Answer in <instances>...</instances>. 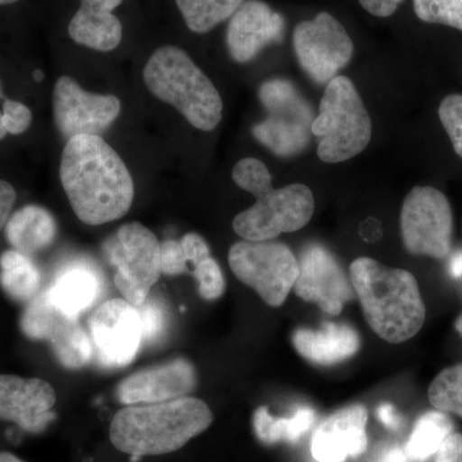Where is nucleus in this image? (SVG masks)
Listing matches in <instances>:
<instances>
[{"label":"nucleus","mask_w":462,"mask_h":462,"mask_svg":"<svg viewBox=\"0 0 462 462\" xmlns=\"http://www.w3.org/2000/svg\"><path fill=\"white\" fill-rule=\"evenodd\" d=\"M161 267L167 276L190 273L180 240L167 239L161 243Z\"/></svg>","instance_id":"34"},{"label":"nucleus","mask_w":462,"mask_h":462,"mask_svg":"<svg viewBox=\"0 0 462 462\" xmlns=\"http://www.w3.org/2000/svg\"><path fill=\"white\" fill-rule=\"evenodd\" d=\"M461 2H462V0H461Z\"/></svg>","instance_id":"48"},{"label":"nucleus","mask_w":462,"mask_h":462,"mask_svg":"<svg viewBox=\"0 0 462 462\" xmlns=\"http://www.w3.org/2000/svg\"><path fill=\"white\" fill-rule=\"evenodd\" d=\"M440 123L449 139L456 154L462 158V96L461 94H449L440 102L439 111Z\"/></svg>","instance_id":"31"},{"label":"nucleus","mask_w":462,"mask_h":462,"mask_svg":"<svg viewBox=\"0 0 462 462\" xmlns=\"http://www.w3.org/2000/svg\"><path fill=\"white\" fill-rule=\"evenodd\" d=\"M58 363L69 370L87 366L93 358L94 349L90 336L79 325L72 322L50 343Z\"/></svg>","instance_id":"28"},{"label":"nucleus","mask_w":462,"mask_h":462,"mask_svg":"<svg viewBox=\"0 0 462 462\" xmlns=\"http://www.w3.org/2000/svg\"><path fill=\"white\" fill-rule=\"evenodd\" d=\"M191 273L199 282V291L203 300H216L223 296L225 291L224 273L214 258L207 257L202 263L197 264Z\"/></svg>","instance_id":"32"},{"label":"nucleus","mask_w":462,"mask_h":462,"mask_svg":"<svg viewBox=\"0 0 462 462\" xmlns=\"http://www.w3.org/2000/svg\"><path fill=\"white\" fill-rule=\"evenodd\" d=\"M407 455L403 454L401 449H392L389 451L387 456H385L384 462H406Z\"/></svg>","instance_id":"41"},{"label":"nucleus","mask_w":462,"mask_h":462,"mask_svg":"<svg viewBox=\"0 0 462 462\" xmlns=\"http://www.w3.org/2000/svg\"><path fill=\"white\" fill-rule=\"evenodd\" d=\"M231 272L257 291L266 305L281 307L298 278V261L287 245L240 240L229 251Z\"/></svg>","instance_id":"8"},{"label":"nucleus","mask_w":462,"mask_h":462,"mask_svg":"<svg viewBox=\"0 0 462 462\" xmlns=\"http://www.w3.org/2000/svg\"><path fill=\"white\" fill-rule=\"evenodd\" d=\"M293 289L305 302L315 303L331 316H338L343 306L356 296L338 260L320 245L303 249Z\"/></svg>","instance_id":"14"},{"label":"nucleus","mask_w":462,"mask_h":462,"mask_svg":"<svg viewBox=\"0 0 462 462\" xmlns=\"http://www.w3.org/2000/svg\"><path fill=\"white\" fill-rule=\"evenodd\" d=\"M454 430V424L447 413L430 411L424 413L413 428L406 445L407 457L416 462L428 460L436 455L445 438Z\"/></svg>","instance_id":"26"},{"label":"nucleus","mask_w":462,"mask_h":462,"mask_svg":"<svg viewBox=\"0 0 462 462\" xmlns=\"http://www.w3.org/2000/svg\"><path fill=\"white\" fill-rule=\"evenodd\" d=\"M379 420L388 428L396 430L401 427V419L397 415L396 409L391 403H383L378 409Z\"/></svg>","instance_id":"40"},{"label":"nucleus","mask_w":462,"mask_h":462,"mask_svg":"<svg viewBox=\"0 0 462 462\" xmlns=\"http://www.w3.org/2000/svg\"><path fill=\"white\" fill-rule=\"evenodd\" d=\"M57 394L38 378L0 375V420L12 421L27 433L39 434L54 420Z\"/></svg>","instance_id":"16"},{"label":"nucleus","mask_w":462,"mask_h":462,"mask_svg":"<svg viewBox=\"0 0 462 462\" xmlns=\"http://www.w3.org/2000/svg\"><path fill=\"white\" fill-rule=\"evenodd\" d=\"M196 387V367L187 358H175L127 376L116 397L125 406L161 403L189 397Z\"/></svg>","instance_id":"15"},{"label":"nucleus","mask_w":462,"mask_h":462,"mask_svg":"<svg viewBox=\"0 0 462 462\" xmlns=\"http://www.w3.org/2000/svg\"><path fill=\"white\" fill-rule=\"evenodd\" d=\"M365 11L375 17H389L397 11L403 0H358Z\"/></svg>","instance_id":"39"},{"label":"nucleus","mask_w":462,"mask_h":462,"mask_svg":"<svg viewBox=\"0 0 462 462\" xmlns=\"http://www.w3.org/2000/svg\"><path fill=\"white\" fill-rule=\"evenodd\" d=\"M285 21L263 0H245L230 17L226 45L231 58L239 63L251 62L273 42H281Z\"/></svg>","instance_id":"17"},{"label":"nucleus","mask_w":462,"mask_h":462,"mask_svg":"<svg viewBox=\"0 0 462 462\" xmlns=\"http://www.w3.org/2000/svg\"><path fill=\"white\" fill-rule=\"evenodd\" d=\"M367 410L363 404L343 407L319 425L312 436L311 454L318 462H345L367 448Z\"/></svg>","instance_id":"18"},{"label":"nucleus","mask_w":462,"mask_h":462,"mask_svg":"<svg viewBox=\"0 0 462 462\" xmlns=\"http://www.w3.org/2000/svg\"><path fill=\"white\" fill-rule=\"evenodd\" d=\"M143 321V333H144L145 340L156 338L158 334L162 333L163 325H165V316H163L162 309L156 302H147L139 307Z\"/></svg>","instance_id":"35"},{"label":"nucleus","mask_w":462,"mask_h":462,"mask_svg":"<svg viewBox=\"0 0 462 462\" xmlns=\"http://www.w3.org/2000/svg\"><path fill=\"white\" fill-rule=\"evenodd\" d=\"M451 272L454 273L455 278H460V276H462V254H457V256L452 260Z\"/></svg>","instance_id":"42"},{"label":"nucleus","mask_w":462,"mask_h":462,"mask_svg":"<svg viewBox=\"0 0 462 462\" xmlns=\"http://www.w3.org/2000/svg\"><path fill=\"white\" fill-rule=\"evenodd\" d=\"M33 79H35V81H38V83H41L42 79H44V74H42L41 69H36V71L33 72Z\"/></svg>","instance_id":"46"},{"label":"nucleus","mask_w":462,"mask_h":462,"mask_svg":"<svg viewBox=\"0 0 462 462\" xmlns=\"http://www.w3.org/2000/svg\"><path fill=\"white\" fill-rule=\"evenodd\" d=\"M245 0H176L191 32L206 33L229 20Z\"/></svg>","instance_id":"27"},{"label":"nucleus","mask_w":462,"mask_h":462,"mask_svg":"<svg viewBox=\"0 0 462 462\" xmlns=\"http://www.w3.org/2000/svg\"><path fill=\"white\" fill-rule=\"evenodd\" d=\"M180 243L188 263L193 264V267L202 263L207 257L211 256L208 245H207L206 240L199 234H187V236H182Z\"/></svg>","instance_id":"36"},{"label":"nucleus","mask_w":462,"mask_h":462,"mask_svg":"<svg viewBox=\"0 0 462 462\" xmlns=\"http://www.w3.org/2000/svg\"><path fill=\"white\" fill-rule=\"evenodd\" d=\"M124 0H81L69 33L72 41L94 51H114L123 41V25L114 11Z\"/></svg>","instance_id":"20"},{"label":"nucleus","mask_w":462,"mask_h":462,"mask_svg":"<svg viewBox=\"0 0 462 462\" xmlns=\"http://www.w3.org/2000/svg\"><path fill=\"white\" fill-rule=\"evenodd\" d=\"M413 9L424 23H439L462 32L461 0H413Z\"/></svg>","instance_id":"30"},{"label":"nucleus","mask_w":462,"mask_h":462,"mask_svg":"<svg viewBox=\"0 0 462 462\" xmlns=\"http://www.w3.org/2000/svg\"><path fill=\"white\" fill-rule=\"evenodd\" d=\"M372 118L355 84L337 76L327 84L311 133L322 162L339 163L360 154L372 141Z\"/></svg>","instance_id":"6"},{"label":"nucleus","mask_w":462,"mask_h":462,"mask_svg":"<svg viewBox=\"0 0 462 462\" xmlns=\"http://www.w3.org/2000/svg\"><path fill=\"white\" fill-rule=\"evenodd\" d=\"M48 291L60 309L79 319L98 302L103 291V279L96 267L78 261L63 267Z\"/></svg>","instance_id":"21"},{"label":"nucleus","mask_w":462,"mask_h":462,"mask_svg":"<svg viewBox=\"0 0 462 462\" xmlns=\"http://www.w3.org/2000/svg\"><path fill=\"white\" fill-rule=\"evenodd\" d=\"M455 329L462 337V314L460 316H458L457 319H456Z\"/></svg>","instance_id":"45"},{"label":"nucleus","mask_w":462,"mask_h":462,"mask_svg":"<svg viewBox=\"0 0 462 462\" xmlns=\"http://www.w3.org/2000/svg\"><path fill=\"white\" fill-rule=\"evenodd\" d=\"M434 409L462 418V364L442 370L428 389Z\"/></svg>","instance_id":"29"},{"label":"nucleus","mask_w":462,"mask_h":462,"mask_svg":"<svg viewBox=\"0 0 462 462\" xmlns=\"http://www.w3.org/2000/svg\"><path fill=\"white\" fill-rule=\"evenodd\" d=\"M294 51L303 71L316 84H328L351 62L354 42L345 27L328 12L298 23L293 32Z\"/></svg>","instance_id":"10"},{"label":"nucleus","mask_w":462,"mask_h":462,"mask_svg":"<svg viewBox=\"0 0 462 462\" xmlns=\"http://www.w3.org/2000/svg\"><path fill=\"white\" fill-rule=\"evenodd\" d=\"M78 319L60 309L51 297L50 291L45 289L27 303L21 316L20 327L27 338L51 343L60 331Z\"/></svg>","instance_id":"23"},{"label":"nucleus","mask_w":462,"mask_h":462,"mask_svg":"<svg viewBox=\"0 0 462 462\" xmlns=\"http://www.w3.org/2000/svg\"><path fill=\"white\" fill-rule=\"evenodd\" d=\"M108 263L116 270V288L125 300L139 309L162 275L161 243L139 223L124 225L103 245Z\"/></svg>","instance_id":"7"},{"label":"nucleus","mask_w":462,"mask_h":462,"mask_svg":"<svg viewBox=\"0 0 462 462\" xmlns=\"http://www.w3.org/2000/svg\"><path fill=\"white\" fill-rule=\"evenodd\" d=\"M3 98H5V97H3L2 85H0V99ZM2 116V111H0V141H2V139L7 135V132H5V126H3Z\"/></svg>","instance_id":"44"},{"label":"nucleus","mask_w":462,"mask_h":462,"mask_svg":"<svg viewBox=\"0 0 462 462\" xmlns=\"http://www.w3.org/2000/svg\"><path fill=\"white\" fill-rule=\"evenodd\" d=\"M3 126L7 134L20 135L29 129L32 115L29 107L17 100L5 99L2 109Z\"/></svg>","instance_id":"33"},{"label":"nucleus","mask_w":462,"mask_h":462,"mask_svg":"<svg viewBox=\"0 0 462 462\" xmlns=\"http://www.w3.org/2000/svg\"><path fill=\"white\" fill-rule=\"evenodd\" d=\"M5 227L9 245L26 256L50 247L57 236L53 215L41 206L23 207L9 217Z\"/></svg>","instance_id":"22"},{"label":"nucleus","mask_w":462,"mask_h":462,"mask_svg":"<svg viewBox=\"0 0 462 462\" xmlns=\"http://www.w3.org/2000/svg\"><path fill=\"white\" fill-rule=\"evenodd\" d=\"M60 178L75 215L85 224L112 223L133 205L135 189L129 169L99 135L67 141Z\"/></svg>","instance_id":"1"},{"label":"nucleus","mask_w":462,"mask_h":462,"mask_svg":"<svg viewBox=\"0 0 462 462\" xmlns=\"http://www.w3.org/2000/svg\"><path fill=\"white\" fill-rule=\"evenodd\" d=\"M53 109L57 129L69 141L107 130L120 115L121 102L115 96L89 93L75 79L62 76L54 87Z\"/></svg>","instance_id":"13"},{"label":"nucleus","mask_w":462,"mask_h":462,"mask_svg":"<svg viewBox=\"0 0 462 462\" xmlns=\"http://www.w3.org/2000/svg\"><path fill=\"white\" fill-rule=\"evenodd\" d=\"M16 199L14 188L9 182L0 180V230L7 225Z\"/></svg>","instance_id":"38"},{"label":"nucleus","mask_w":462,"mask_h":462,"mask_svg":"<svg viewBox=\"0 0 462 462\" xmlns=\"http://www.w3.org/2000/svg\"><path fill=\"white\" fill-rule=\"evenodd\" d=\"M294 348L307 361L330 366L348 360L361 346L360 336L346 324L327 321L320 329L300 328L291 337Z\"/></svg>","instance_id":"19"},{"label":"nucleus","mask_w":462,"mask_h":462,"mask_svg":"<svg viewBox=\"0 0 462 462\" xmlns=\"http://www.w3.org/2000/svg\"><path fill=\"white\" fill-rule=\"evenodd\" d=\"M17 2L18 0H0V5H14V3Z\"/></svg>","instance_id":"47"},{"label":"nucleus","mask_w":462,"mask_h":462,"mask_svg":"<svg viewBox=\"0 0 462 462\" xmlns=\"http://www.w3.org/2000/svg\"><path fill=\"white\" fill-rule=\"evenodd\" d=\"M233 180L243 190L254 194L256 203L240 212L233 229L245 240H273L282 233H294L311 221L315 211L314 194L303 184L273 189L272 173L256 158L239 161Z\"/></svg>","instance_id":"4"},{"label":"nucleus","mask_w":462,"mask_h":462,"mask_svg":"<svg viewBox=\"0 0 462 462\" xmlns=\"http://www.w3.org/2000/svg\"><path fill=\"white\" fill-rule=\"evenodd\" d=\"M0 462H23L17 456L9 454V452H0Z\"/></svg>","instance_id":"43"},{"label":"nucleus","mask_w":462,"mask_h":462,"mask_svg":"<svg viewBox=\"0 0 462 462\" xmlns=\"http://www.w3.org/2000/svg\"><path fill=\"white\" fill-rule=\"evenodd\" d=\"M143 78L153 96L173 106L197 129L211 132L220 124V93L180 48L167 45L154 51Z\"/></svg>","instance_id":"5"},{"label":"nucleus","mask_w":462,"mask_h":462,"mask_svg":"<svg viewBox=\"0 0 462 462\" xmlns=\"http://www.w3.org/2000/svg\"><path fill=\"white\" fill-rule=\"evenodd\" d=\"M434 462H462V434H448L438 448Z\"/></svg>","instance_id":"37"},{"label":"nucleus","mask_w":462,"mask_h":462,"mask_svg":"<svg viewBox=\"0 0 462 462\" xmlns=\"http://www.w3.org/2000/svg\"><path fill=\"white\" fill-rule=\"evenodd\" d=\"M315 422V411L309 407L297 410L291 418H273L267 407H258L254 416L256 436L264 445L285 442L296 443Z\"/></svg>","instance_id":"25"},{"label":"nucleus","mask_w":462,"mask_h":462,"mask_svg":"<svg viewBox=\"0 0 462 462\" xmlns=\"http://www.w3.org/2000/svg\"><path fill=\"white\" fill-rule=\"evenodd\" d=\"M349 281L367 324L379 338L400 345L421 330L427 309L411 273L360 257L349 266Z\"/></svg>","instance_id":"3"},{"label":"nucleus","mask_w":462,"mask_h":462,"mask_svg":"<svg viewBox=\"0 0 462 462\" xmlns=\"http://www.w3.org/2000/svg\"><path fill=\"white\" fill-rule=\"evenodd\" d=\"M401 236L404 248L416 256L443 260L452 251L454 215L442 191L415 187L401 209Z\"/></svg>","instance_id":"9"},{"label":"nucleus","mask_w":462,"mask_h":462,"mask_svg":"<svg viewBox=\"0 0 462 462\" xmlns=\"http://www.w3.org/2000/svg\"><path fill=\"white\" fill-rule=\"evenodd\" d=\"M89 334L99 365L107 369L127 366L144 340L141 312L127 300H106L90 316Z\"/></svg>","instance_id":"11"},{"label":"nucleus","mask_w":462,"mask_h":462,"mask_svg":"<svg viewBox=\"0 0 462 462\" xmlns=\"http://www.w3.org/2000/svg\"><path fill=\"white\" fill-rule=\"evenodd\" d=\"M298 98L300 96L294 88L284 80L269 81L260 89L261 102L272 116L254 127V135L279 156L296 153L310 141L309 133L314 120L305 103H300L287 116L289 106Z\"/></svg>","instance_id":"12"},{"label":"nucleus","mask_w":462,"mask_h":462,"mask_svg":"<svg viewBox=\"0 0 462 462\" xmlns=\"http://www.w3.org/2000/svg\"><path fill=\"white\" fill-rule=\"evenodd\" d=\"M42 276L32 258L20 252L5 251L0 256V285L12 300L27 302L38 296Z\"/></svg>","instance_id":"24"},{"label":"nucleus","mask_w":462,"mask_h":462,"mask_svg":"<svg viewBox=\"0 0 462 462\" xmlns=\"http://www.w3.org/2000/svg\"><path fill=\"white\" fill-rule=\"evenodd\" d=\"M211 409L199 398L133 404L116 412L109 425L112 446L138 461L144 456L171 454L208 430Z\"/></svg>","instance_id":"2"}]
</instances>
